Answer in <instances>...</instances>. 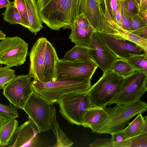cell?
Returning a JSON list of instances; mask_svg holds the SVG:
<instances>
[{
    "mask_svg": "<svg viewBox=\"0 0 147 147\" xmlns=\"http://www.w3.org/2000/svg\"><path fill=\"white\" fill-rule=\"evenodd\" d=\"M61 59L67 61L93 60L89 54L88 48L76 45L66 52Z\"/></svg>",
    "mask_w": 147,
    "mask_h": 147,
    "instance_id": "7402d4cb",
    "label": "cell"
},
{
    "mask_svg": "<svg viewBox=\"0 0 147 147\" xmlns=\"http://www.w3.org/2000/svg\"><path fill=\"white\" fill-rule=\"evenodd\" d=\"M31 84L34 92L53 103L67 94L86 91L91 86V80L77 79L47 82L33 80Z\"/></svg>",
    "mask_w": 147,
    "mask_h": 147,
    "instance_id": "3957f363",
    "label": "cell"
},
{
    "mask_svg": "<svg viewBox=\"0 0 147 147\" xmlns=\"http://www.w3.org/2000/svg\"><path fill=\"white\" fill-rule=\"evenodd\" d=\"M119 0H103L105 13H108L112 20L115 21V13Z\"/></svg>",
    "mask_w": 147,
    "mask_h": 147,
    "instance_id": "d6a6232c",
    "label": "cell"
},
{
    "mask_svg": "<svg viewBox=\"0 0 147 147\" xmlns=\"http://www.w3.org/2000/svg\"><path fill=\"white\" fill-rule=\"evenodd\" d=\"M28 45L21 38L7 37L0 42V64L10 67L24 64Z\"/></svg>",
    "mask_w": 147,
    "mask_h": 147,
    "instance_id": "9c48e42d",
    "label": "cell"
},
{
    "mask_svg": "<svg viewBox=\"0 0 147 147\" xmlns=\"http://www.w3.org/2000/svg\"><path fill=\"white\" fill-rule=\"evenodd\" d=\"M98 67L93 60L67 61L58 59L56 63V80H91Z\"/></svg>",
    "mask_w": 147,
    "mask_h": 147,
    "instance_id": "ba28073f",
    "label": "cell"
},
{
    "mask_svg": "<svg viewBox=\"0 0 147 147\" xmlns=\"http://www.w3.org/2000/svg\"><path fill=\"white\" fill-rule=\"evenodd\" d=\"M41 132L48 131L55 113L53 103L38 94L33 92L23 109Z\"/></svg>",
    "mask_w": 147,
    "mask_h": 147,
    "instance_id": "8992f818",
    "label": "cell"
},
{
    "mask_svg": "<svg viewBox=\"0 0 147 147\" xmlns=\"http://www.w3.org/2000/svg\"><path fill=\"white\" fill-rule=\"evenodd\" d=\"M108 114L107 118L91 129L99 134H110L123 130L130 120L135 116L147 110L146 103L140 100L131 104L122 106L117 104L115 107L103 108Z\"/></svg>",
    "mask_w": 147,
    "mask_h": 147,
    "instance_id": "7a4b0ae2",
    "label": "cell"
},
{
    "mask_svg": "<svg viewBox=\"0 0 147 147\" xmlns=\"http://www.w3.org/2000/svg\"><path fill=\"white\" fill-rule=\"evenodd\" d=\"M144 123L145 117H143L142 113H139L123 130L127 136L130 138L142 134Z\"/></svg>",
    "mask_w": 147,
    "mask_h": 147,
    "instance_id": "cb8c5ba5",
    "label": "cell"
},
{
    "mask_svg": "<svg viewBox=\"0 0 147 147\" xmlns=\"http://www.w3.org/2000/svg\"><path fill=\"white\" fill-rule=\"evenodd\" d=\"M130 147H147V133L130 138Z\"/></svg>",
    "mask_w": 147,
    "mask_h": 147,
    "instance_id": "e575fe53",
    "label": "cell"
},
{
    "mask_svg": "<svg viewBox=\"0 0 147 147\" xmlns=\"http://www.w3.org/2000/svg\"><path fill=\"white\" fill-rule=\"evenodd\" d=\"M80 14L83 13L95 31L98 30L101 20L100 9L95 0H79Z\"/></svg>",
    "mask_w": 147,
    "mask_h": 147,
    "instance_id": "e0dca14e",
    "label": "cell"
},
{
    "mask_svg": "<svg viewBox=\"0 0 147 147\" xmlns=\"http://www.w3.org/2000/svg\"><path fill=\"white\" fill-rule=\"evenodd\" d=\"M18 125V122L13 119L8 121L0 131V146H6Z\"/></svg>",
    "mask_w": 147,
    "mask_h": 147,
    "instance_id": "603a6c76",
    "label": "cell"
},
{
    "mask_svg": "<svg viewBox=\"0 0 147 147\" xmlns=\"http://www.w3.org/2000/svg\"><path fill=\"white\" fill-rule=\"evenodd\" d=\"M121 8L122 12L121 28L123 29L129 31L130 26V22L129 19L125 12L123 8L121 5Z\"/></svg>",
    "mask_w": 147,
    "mask_h": 147,
    "instance_id": "8d00e7d4",
    "label": "cell"
},
{
    "mask_svg": "<svg viewBox=\"0 0 147 147\" xmlns=\"http://www.w3.org/2000/svg\"><path fill=\"white\" fill-rule=\"evenodd\" d=\"M13 2L22 20L24 27L28 28L29 22L25 0H14Z\"/></svg>",
    "mask_w": 147,
    "mask_h": 147,
    "instance_id": "f546056e",
    "label": "cell"
},
{
    "mask_svg": "<svg viewBox=\"0 0 147 147\" xmlns=\"http://www.w3.org/2000/svg\"><path fill=\"white\" fill-rule=\"evenodd\" d=\"M129 19L130 24L129 31L131 32L147 27V23L143 21L138 14L129 18Z\"/></svg>",
    "mask_w": 147,
    "mask_h": 147,
    "instance_id": "836d02e7",
    "label": "cell"
},
{
    "mask_svg": "<svg viewBox=\"0 0 147 147\" xmlns=\"http://www.w3.org/2000/svg\"><path fill=\"white\" fill-rule=\"evenodd\" d=\"M31 78L29 74L20 75L11 80L4 88L3 94L18 108L24 109L25 105L34 92Z\"/></svg>",
    "mask_w": 147,
    "mask_h": 147,
    "instance_id": "30bf717a",
    "label": "cell"
},
{
    "mask_svg": "<svg viewBox=\"0 0 147 147\" xmlns=\"http://www.w3.org/2000/svg\"><path fill=\"white\" fill-rule=\"evenodd\" d=\"M100 38L111 51L119 59L127 61L130 54L145 53L135 43L99 31H96Z\"/></svg>",
    "mask_w": 147,
    "mask_h": 147,
    "instance_id": "7c38bea8",
    "label": "cell"
},
{
    "mask_svg": "<svg viewBox=\"0 0 147 147\" xmlns=\"http://www.w3.org/2000/svg\"><path fill=\"white\" fill-rule=\"evenodd\" d=\"M98 5L99 7L101 8L102 5V4L103 0H95Z\"/></svg>",
    "mask_w": 147,
    "mask_h": 147,
    "instance_id": "bcb514c9",
    "label": "cell"
},
{
    "mask_svg": "<svg viewBox=\"0 0 147 147\" xmlns=\"http://www.w3.org/2000/svg\"><path fill=\"white\" fill-rule=\"evenodd\" d=\"M122 12L121 0H119L115 13V21L116 23L119 26L122 27Z\"/></svg>",
    "mask_w": 147,
    "mask_h": 147,
    "instance_id": "74e56055",
    "label": "cell"
},
{
    "mask_svg": "<svg viewBox=\"0 0 147 147\" xmlns=\"http://www.w3.org/2000/svg\"><path fill=\"white\" fill-rule=\"evenodd\" d=\"M111 135L113 147H126L127 140L129 138L123 130L114 133Z\"/></svg>",
    "mask_w": 147,
    "mask_h": 147,
    "instance_id": "1f68e13d",
    "label": "cell"
},
{
    "mask_svg": "<svg viewBox=\"0 0 147 147\" xmlns=\"http://www.w3.org/2000/svg\"><path fill=\"white\" fill-rule=\"evenodd\" d=\"M147 133V116L145 117V123L142 134Z\"/></svg>",
    "mask_w": 147,
    "mask_h": 147,
    "instance_id": "ee69618b",
    "label": "cell"
},
{
    "mask_svg": "<svg viewBox=\"0 0 147 147\" xmlns=\"http://www.w3.org/2000/svg\"><path fill=\"white\" fill-rule=\"evenodd\" d=\"M8 121L7 120L5 119L0 117V131L3 126Z\"/></svg>",
    "mask_w": 147,
    "mask_h": 147,
    "instance_id": "7bdbcfd3",
    "label": "cell"
},
{
    "mask_svg": "<svg viewBox=\"0 0 147 147\" xmlns=\"http://www.w3.org/2000/svg\"><path fill=\"white\" fill-rule=\"evenodd\" d=\"M134 1L137 6L138 8L139 9L140 0H134Z\"/></svg>",
    "mask_w": 147,
    "mask_h": 147,
    "instance_id": "7dc6e473",
    "label": "cell"
},
{
    "mask_svg": "<svg viewBox=\"0 0 147 147\" xmlns=\"http://www.w3.org/2000/svg\"><path fill=\"white\" fill-rule=\"evenodd\" d=\"M36 3L41 20L53 30L70 28L80 14L79 0H37Z\"/></svg>",
    "mask_w": 147,
    "mask_h": 147,
    "instance_id": "6da1fadb",
    "label": "cell"
},
{
    "mask_svg": "<svg viewBox=\"0 0 147 147\" xmlns=\"http://www.w3.org/2000/svg\"><path fill=\"white\" fill-rule=\"evenodd\" d=\"M131 33L142 38L147 39V27L133 31Z\"/></svg>",
    "mask_w": 147,
    "mask_h": 147,
    "instance_id": "f35d334b",
    "label": "cell"
},
{
    "mask_svg": "<svg viewBox=\"0 0 147 147\" xmlns=\"http://www.w3.org/2000/svg\"><path fill=\"white\" fill-rule=\"evenodd\" d=\"M51 129L55 135L56 142L54 147H67L71 146L74 143L60 127L56 119V113L54 115Z\"/></svg>",
    "mask_w": 147,
    "mask_h": 147,
    "instance_id": "44dd1931",
    "label": "cell"
},
{
    "mask_svg": "<svg viewBox=\"0 0 147 147\" xmlns=\"http://www.w3.org/2000/svg\"><path fill=\"white\" fill-rule=\"evenodd\" d=\"M147 90V72L134 70L123 78L120 87L107 105H128L140 100Z\"/></svg>",
    "mask_w": 147,
    "mask_h": 147,
    "instance_id": "5b68a950",
    "label": "cell"
},
{
    "mask_svg": "<svg viewBox=\"0 0 147 147\" xmlns=\"http://www.w3.org/2000/svg\"><path fill=\"white\" fill-rule=\"evenodd\" d=\"M88 51L91 58L103 73L112 70L118 59L102 40L96 31L92 35Z\"/></svg>",
    "mask_w": 147,
    "mask_h": 147,
    "instance_id": "8fae6325",
    "label": "cell"
},
{
    "mask_svg": "<svg viewBox=\"0 0 147 147\" xmlns=\"http://www.w3.org/2000/svg\"><path fill=\"white\" fill-rule=\"evenodd\" d=\"M97 31L131 42L147 52V39L142 38L123 29L111 18H105L102 16Z\"/></svg>",
    "mask_w": 147,
    "mask_h": 147,
    "instance_id": "9a60e30c",
    "label": "cell"
},
{
    "mask_svg": "<svg viewBox=\"0 0 147 147\" xmlns=\"http://www.w3.org/2000/svg\"><path fill=\"white\" fill-rule=\"evenodd\" d=\"M112 70L118 75L124 77L131 74L134 70L127 61L118 59Z\"/></svg>",
    "mask_w": 147,
    "mask_h": 147,
    "instance_id": "4316f807",
    "label": "cell"
},
{
    "mask_svg": "<svg viewBox=\"0 0 147 147\" xmlns=\"http://www.w3.org/2000/svg\"><path fill=\"white\" fill-rule=\"evenodd\" d=\"M123 77L110 70L105 73L86 91L92 107L104 108L118 92Z\"/></svg>",
    "mask_w": 147,
    "mask_h": 147,
    "instance_id": "277c9868",
    "label": "cell"
},
{
    "mask_svg": "<svg viewBox=\"0 0 147 147\" xmlns=\"http://www.w3.org/2000/svg\"><path fill=\"white\" fill-rule=\"evenodd\" d=\"M27 11L29 26L31 32L36 34L44 27L38 11L36 0H25Z\"/></svg>",
    "mask_w": 147,
    "mask_h": 147,
    "instance_id": "d6986e66",
    "label": "cell"
},
{
    "mask_svg": "<svg viewBox=\"0 0 147 147\" xmlns=\"http://www.w3.org/2000/svg\"><path fill=\"white\" fill-rule=\"evenodd\" d=\"M127 61L134 70L147 72V53L130 54Z\"/></svg>",
    "mask_w": 147,
    "mask_h": 147,
    "instance_id": "d4e9b609",
    "label": "cell"
},
{
    "mask_svg": "<svg viewBox=\"0 0 147 147\" xmlns=\"http://www.w3.org/2000/svg\"><path fill=\"white\" fill-rule=\"evenodd\" d=\"M58 59L54 47L48 40L43 67V82H55L56 80V63Z\"/></svg>",
    "mask_w": 147,
    "mask_h": 147,
    "instance_id": "2e32d148",
    "label": "cell"
},
{
    "mask_svg": "<svg viewBox=\"0 0 147 147\" xmlns=\"http://www.w3.org/2000/svg\"><path fill=\"white\" fill-rule=\"evenodd\" d=\"M6 38L5 35L3 32L0 30V40H2Z\"/></svg>",
    "mask_w": 147,
    "mask_h": 147,
    "instance_id": "f6af8a7d",
    "label": "cell"
},
{
    "mask_svg": "<svg viewBox=\"0 0 147 147\" xmlns=\"http://www.w3.org/2000/svg\"><path fill=\"white\" fill-rule=\"evenodd\" d=\"M146 10H147V0H140L138 13Z\"/></svg>",
    "mask_w": 147,
    "mask_h": 147,
    "instance_id": "ab89813d",
    "label": "cell"
},
{
    "mask_svg": "<svg viewBox=\"0 0 147 147\" xmlns=\"http://www.w3.org/2000/svg\"><path fill=\"white\" fill-rule=\"evenodd\" d=\"M108 114L103 108L91 107L85 113L82 126L91 130L95 126L104 121Z\"/></svg>",
    "mask_w": 147,
    "mask_h": 147,
    "instance_id": "ffe728a7",
    "label": "cell"
},
{
    "mask_svg": "<svg viewBox=\"0 0 147 147\" xmlns=\"http://www.w3.org/2000/svg\"><path fill=\"white\" fill-rule=\"evenodd\" d=\"M4 20L10 24H20L24 27V24L19 13L14 5L13 4L6 8L2 13Z\"/></svg>",
    "mask_w": 147,
    "mask_h": 147,
    "instance_id": "484cf974",
    "label": "cell"
},
{
    "mask_svg": "<svg viewBox=\"0 0 147 147\" xmlns=\"http://www.w3.org/2000/svg\"><path fill=\"white\" fill-rule=\"evenodd\" d=\"M90 146L92 147H113L111 139L98 138L92 142Z\"/></svg>",
    "mask_w": 147,
    "mask_h": 147,
    "instance_id": "d590c367",
    "label": "cell"
},
{
    "mask_svg": "<svg viewBox=\"0 0 147 147\" xmlns=\"http://www.w3.org/2000/svg\"><path fill=\"white\" fill-rule=\"evenodd\" d=\"M41 132L30 119L18 126L7 147L36 146L38 135Z\"/></svg>",
    "mask_w": 147,
    "mask_h": 147,
    "instance_id": "4fadbf2b",
    "label": "cell"
},
{
    "mask_svg": "<svg viewBox=\"0 0 147 147\" xmlns=\"http://www.w3.org/2000/svg\"><path fill=\"white\" fill-rule=\"evenodd\" d=\"M47 39L39 38L33 45L29 54V75L33 80L43 82V67Z\"/></svg>",
    "mask_w": 147,
    "mask_h": 147,
    "instance_id": "5bb4252c",
    "label": "cell"
},
{
    "mask_svg": "<svg viewBox=\"0 0 147 147\" xmlns=\"http://www.w3.org/2000/svg\"><path fill=\"white\" fill-rule=\"evenodd\" d=\"M70 28L71 31L69 38L71 42L76 45L88 49L92 35L95 31L93 28L80 27L73 21Z\"/></svg>",
    "mask_w": 147,
    "mask_h": 147,
    "instance_id": "ac0fdd59",
    "label": "cell"
},
{
    "mask_svg": "<svg viewBox=\"0 0 147 147\" xmlns=\"http://www.w3.org/2000/svg\"><path fill=\"white\" fill-rule=\"evenodd\" d=\"M57 103L63 117L71 124L78 125H82L86 111L92 107L86 91L67 94Z\"/></svg>",
    "mask_w": 147,
    "mask_h": 147,
    "instance_id": "52a82bcc",
    "label": "cell"
},
{
    "mask_svg": "<svg viewBox=\"0 0 147 147\" xmlns=\"http://www.w3.org/2000/svg\"><path fill=\"white\" fill-rule=\"evenodd\" d=\"M13 2H11L9 0H0V9L2 8H7L13 4Z\"/></svg>",
    "mask_w": 147,
    "mask_h": 147,
    "instance_id": "60d3db41",
    "label": "cell"
},
{
    "mask_svg": "<svg viewBox=\"0 0 147 147\" xmlns=\"http://www.w3.org/2000/svg\"><path fill=\"white\" fill-rule=\"evenodd\" d=\"M18 108L12 103L5 105L0 103V117L9 121L18 116Z\"/></svg>",
    "mask_w": 147,
    "mask_h": 147,
    "instance_id": "f1b7e54d",
    "label": "cell"
},
{
    "mask_svg": "<svg viewBox=\"0 0 147 147\" xmlns=\"http://www.w3.org/2000/svg\"><path fill=\"white\" fill-rule=\"evenodd\" d=\"M143 21L147 23V10L138 14Z\"/></svg>",
    "mask_w": 147,
    "mask_h": 147,
    "instance_id": "b9f144b4",
    "label": "cell"
},
{
    "mask_svg": "<svg viewBox=\"0 0 147 147\" xmlns=\"http://www.w3.org/2000/svg\"><path fill=\"white\" fill-rule=\"evenodd\" d=\"M6 66L0 67V90L3 89L5 86L16 77L14 70Z\"/></svg>",
    "mask_w": 147,
    "mask_h": 147,
    "instance_id": "83f0119b",
    "label": "cell"
},
{
    "mask_svg": "<svg viewBox=\"0 0 147 147\" xmlns=\"http://www.w3.org/2000/svg\"><path fill=\"white\" fill-rule=\"evenodd\" d=\"M121 2L129 19L138 14L139 9L134 0H121Z\"/></svg>",
    "mask_w": 147,
    "mask_h": 147,
    "instance_id": "4dcf8cb0",
    "label": "cell"
}]
</instances>
